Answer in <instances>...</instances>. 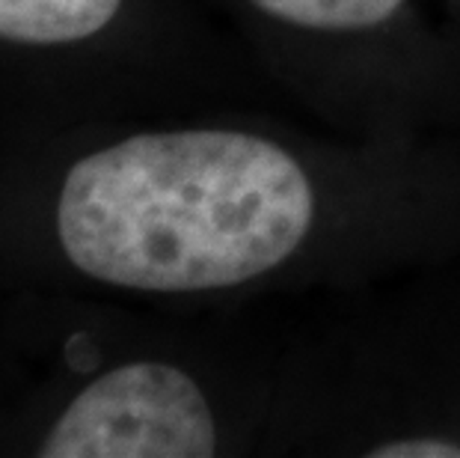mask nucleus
<instances>
[{"label":"nucleus","mask_w":460,"mask_h":458,"mask_svg":"<svg viewBox=\"0 0 460 458\" xmlns=\"http://www.w3.org/2000/svg\"><path fill=\"white\" fill-rule=\"evenodd\" d=\"M452 6H455V13H457V18H460V0H452Z\"/></svg>","instance_id":"obj_5"},{"label":"nucleus","mask_w":460,"mask_h":458,"mask_svg":"<svg viewBox=\"0 0 460 458\" xmlns=\"http://www.w3.org/2000/svg\"><path fill=\"white\" fill-rule=\"evenodd\" d=\"M0 42L60 57L104 95L161 84L252 99L268 90L241 48L208 36L199 0H0Z\"/></svg>","instance_id":"obj_4"},{"label":"nucleus","mask_w":460,"mask_h":458,"mask_svg":"<svg viewBox=\"0 0 460 458\" xmlns=\"http://www.w3.org/2000/svg\"><path fill=\"white\" fill-rule=\"evenodd\" d=\"M282 107L354 138H460L452 0H211Z\"/></svg>","instance_id":"obj_3"},{"label":"nucleus","mask_w":460,"mask_h":458,"mask_svg":"<svg viewBox=\"0 0 460 458\" xmlns=\"http://www.w3.org/2000/svg\"><path fill=\"white\" fill-rule=\"evenodd\" d=\"M321 298L288 328L295 455L460 458V256Z\"/></svg>","instance_id":"obj_2"},{"label":"nucleus","mask_w":460,"mask_h":458,"mask_svg":"<svg viewBox=\"0 0 460 458\" xmlns=\"http://www.w3.org/2000/svg\"><path fill=\"white\" fill-rule=\"evenodd\" d=\"M288 113L220 107L84 143L51 191L57 259L122 295L247 304L460 256V138H354Z\"/></svg>","instance_id":"obj_1"}]
</instances>
